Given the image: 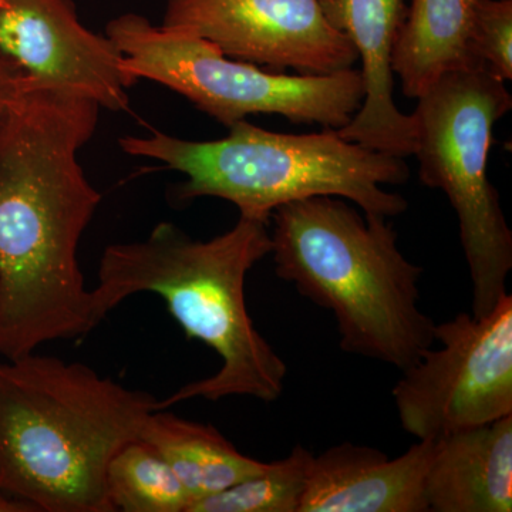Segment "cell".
Wrapping results in <instances>:
<instances>
[{
    "label": "cell",
    "instance_id": "obj_10",
    "mask_svg": "<svg viewBox=\"0 0 512 512\" xmlns=\"http://www.w3.org/2000/svg\"><path fill=\"white\" fill-rule=\"evenodd\" d=\"M0 55L15 63L30 86L56 90L124 111L134 86L123 53L107 35L86 28L73 0L0 3Z\"/></svg>",
    "mask_w": 512,
    "mask_h": 512
},
{
    "label": "cell",
    "instance_id": "obj_7",
    "mask_svg": "<svg viewBox=\"0 0 512 512\" xmlns=\"http://www.w3.org/2000/svg\"><path fill=\"white\" fill-rule=\"evenodd\" d=\"M106 35L123 53L128 79L150 80L181 94L198 110L231 127L252 114H278L293 123L345 127L365 99L359 70L288 74L232 59L207 39L153 25L124 13Z\"/></svg>",
    "mask_w": 512,
    "mask_h": 512
},
{
    "label": "cell",
    "instance_id": "obj_20",
    "mask_svg": "<svg viewBox=\"0 0 512 512\" xmlns=\"http://www.w3.org/2000/svg\"><path fill=\"white\" fill-rule=\"evenodd\" d=\"M0 512H32L28 505L0 494Z\"/></svg>",
    "mask_w": 512,
    "mask_h": 512
},
{
    "label": "cell",
    "instance_id": "obj_11",
    "mask_svg": "<svg viewBox=\"0 0 512 512\" xmlns=\"http://www.w3.org/2000/svg\"><path fill=\"white\" fill-rule=\"evenodd\" d=\"M322 8L355 47L365 83L362 106L338 133L379 153L413 156L412 114L397 109L393 97L392 57L406 19V0H322Z\"/></svg>",
    "mask_w": 512,
    "mask_h": 512
},
{
    "label": "cell",
    "instance_id": "obj_8",
    "mask_svg": "<svg viewBox=\"0 0 512 512\" xmlns=\"http://www.w3.org/2000/svg\"><path fill=\"white\" fill-rule=\"evenodd\" d=\"M439 349L402 370L393 399L402 429L417 440L512 416V296L488 315L458 313L434 325Z\"/></svg>",
    "mask_w": 512,
    "mask_h": 512
},
{
    "label": "cell",
    "instance_id": "obj_21",
    "mask_svg": "<svg viewBox=\"0 0 512 512\" xmlns=\"http://www.w3.org/2000/svg\"><path fill=\"white\" fill-rule=\"evenodd\" d=\"M5 2V0H0V3Z\"/></svg>",
    "mask_w": 512,
    "mask_h": 512
},
{
    "label": "cell",
    "instance_id": "obj_1",
    "mask_svg": "<svg viewBox=\"0 0 512 512\" xmlns=\"http://www.w3.org/2000/svg\"><path fill=\"white\" fill-rule=\"evenodd\" d=\"M92 100L23 83L0 121V356L82 338L97 326L77 249L101 194L79 151L99 124Z\"/></svg>",
    "mask_w": 512,
    "mask_h": 512
},
{
    "label": "cell",
    "instance_id": "obj_19",
    "mask_svg": "<svg viewBox=\"0 0 512 512\" xmlns=\"http://www.w3.org/2000/svg\"><path fill=\"white\" fill-rule=\"evenodd\" d=\"M23 83L25 77L15 63L10 62L8 57L0 55V121L22 90Z\"/></svg>",
    "mask_w": 512,
    "mask_h": 512
},
{
    "label": "cell",
    "instance_id": "obj_9",
    "mask_svg": "<svg viewBox=\"0 0 512 512\" xmlns=\"http://www.w3.org/2000/svg\"><path fill=\"white\" fill-rule=\"evenodd\" d=\"M161 25L274 72L332 74L357 62L355 47L326 18L322 0H167Z\"/></svg>",
    "mask_w": 512,
    "mask_h": 512
},
{
    "label": "cell",
    "instance_id": "obj_5",
    "mask_svg": "<svg viewBox=\"0 0 512 512\" xmlns=\"http://www.w3.org/2000/svg\"><path fill=\"white\" fill-rule=\"evenodd\" d=\"M227 137L192 141L153 131L124 136L119 146L185 175L173 187L177 202L221 198L239 215L271 222L282 205L313 197L352 201L365 214L393 218L407 210L403 195L384 190L410 177L404 158L346 140L335 128L320 133L282 134L237 121Z\"/></svg>",
    "mask_w": 512,
    "mask_h": 512
},
{
    "label": "cell",
    "instance_id": "obj_2",
    "mask_svg": "<svg viewBox=\"0 0 512 512\" xmlns=\"http://www.w3.org/2000/svg\"><path fill=\"white\" fill-rule=\"evenodd\" d=\"M269 222L239 215L237 224L208 241L160 222L141 241L111 244L92 289L97 325L136 293H156L190 339L215 350L221 367L156 403L165 410L191 399L218 402L247 396L272 403L284 393L286 363L249 316L245 282L271 255Z\"/></svg>",
    "mask_w": 512,
    "mask_h": 512
},
{
    "label": "cell",
    "instance_id": "obj_17",
    "mask_svg": "<svg viewBox=\"0 0 512 512\" xmlns=\"http://www.w3.org/2000/svg\"><path fill=\"white\" fill-rule=\"evenodd\" d=\"M313 454L293 447L288 457L266 463L261 473L202 498L188 512H299Z\"/></svg>",
    "mask_w": 512,
    "mask_h": 512
},
{
    "label": "cell",
    "instance_id": "obj_3",
    "mask_svg": "<svg viewBox=\"0 0 512 512\" xmlns=\"http://www.w3.org/2000/svg\"><path fill=\"white\" fill-rule=\"evenodd\" d=\"M157 400L83 363H0V494L32 512H111L106 471Z\"/></svg>",
    "mask_w": 512,
    "mask_h": 512
},
{
    "label": "cell",
    "instance_id": "obj_16",
    "mask_svg": "<svg viewBox=\"0 0 512 512\" xmlns=\"http://www.w3.org/2000/svg\"><path fill=\"white\" fill-rule=\"evenodd\" d=\"M106 494L113 511L188 512L192 503L170 464L140 437L111 458Z\"/></svg>",
    "mask_w": 512,
    "mask_h": 512
},
{
    "label": "cell",
    "instance_id": "obj_14",
    "mask_svg": "<svg viewBox=\"0 0 512 512\" xmlns=\"http://www.w3.org/2000/svg\"><path fill=\"white\" fill-rule=\"evenodd\" d=\"M480 2L410 0L392 57L407 97L419 99L443 74L473 66L468 33Z\"/></svg>",
    "mask_w": 512,
    "mask_h": 512
},
{
    "label": "cell",
    "instance_id": "obj_12",
    "mask_svg": "<svg viewBox=\"0 0 512 512\" xmlns=\"http://www.w3.org/2000/svg\"><path fill=\"white\" fill-rule=\"evenodd\" d=\"M436 440H417L389 458L343 443L313 456L299 512H426L427 471Z\"/></svg>",
    "mask_w": 512,
    "mask_h": 512
},
{
    "label": "cell",
    "instance_id": "obj_13",
    "mask_svg": "<svg viewBox=\"0 0 512 512\" xmlns=\"http://www.w3.org/2000/svg\"><path fill=\"white\" fill-rule=\"evenodd\" d=\"M434 512L512 511V416L436 440L426 485Z\"/></svg>",
    "mask_w": 512,
    "mask_h": 512
},
{
    "label": "cell",
    "instance_id": "obj_4",
    "mask_svg": "<svg viewBox=\"0 0 512 512\" xmlns=\"http://www.w3.org/2000/svg\"><path fill=\"white\" fill-rule=\"evenodd\" d=\"M271 220L276 275L332 313L343 352L404 370L433 348L436 323L420 309L423 268L400 251L387 218L313 197Z\"/></svg>",
    "mask_w": 512,
    "mask_h": 512
},
{
    "label": "cell",
    "instance_id": "obj_6",
    "mask_svg": "<svg viewBox=\"0 0 512 512\" xmlns=\"http://www.w3.org/2000/svg\"><path fill=\"white\" fill-rule=\"evenodd\" d=\"M412 114L414 153L426 187L456 211L471 281V315H488L507 295L512 231L488 178L494 127L511 110L504 80L484 67L451 70L421 94Z\"/></svg>",
    "mask_w": 512,
    "mask_h": 512
},
{
    "label": "cell",
    "instance_id": "obj_15",
    "mask_svg": "<svg viewBox=\"0 0 512 512\" xmlns=\"http://www.w3.org/2000/svg\"><path fill=\"white\" fill-rule=\"evenodd\" d=\"M140 439L156 448L170 464L190 494L191 505L261 473L266 467L264 461L239 453L215 427L181 419L164 410H154L148 416Z\"/></svg>",
    "mask_w": 512,
    "mask_h": 512
},
{
    "label": "cell",
    "instance_id": "obj_18",
    "mask_svg": "<svg viewBox=\"0 0 512 512\" xmlns=\"http://www.w3.org/2000/svg\"><path fill=\"white\" fill-rule=\"evenodd\" d=\"M468 56L473 66L484 67L512 80V0H481L468 33Z\"/></svg>",
    "mask_w": 512,
    "mask_h": 512
}]
</instances>
